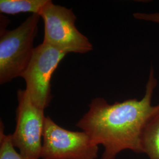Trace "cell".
<instances>
[{
    "mask_svg": "<svg viewBox=\"0 0 159 159\" xmlns=\"http://www.w3.org/2000/svg\"><path fill=\"white\" fill-rule=\"evenodd\" d=\"M67 54L43 43L35 48L31 60L21 77L25 90L35 106L44 110L52 99L51 76Z\"/></svg>",
    "mask_w": 159,
    "mask_h": 159,
    "instance_id": "8992f818",
    "label": "cell"
},
{
    "mask_svg": "<svg viewBox=\"0 0 159 159\" xmlns=\"http://www.w3.org/2000/svg\"><path fill=\"white\" fill-rule=\"evenodd\" d=\"M48 0H1L0 11L7 14L21 12L39 14Z\"/></svg>",
    "mask_w": 159,
    "mask_h": 159,
    "instance_id": "ba28073f",
    "label": "cell"
},
{
    "mask_svg": "<svg viewBox=\"0 0 159 159\" xmlns=\"http://www.w3.org/2000/svg\"><path fill=\"white\" fill-rule=\"evenodd\" d=\"M16 127L10 134L12 144L23 159H39L46 117L44 110L35 106L27 91L17 92Z\"/></svg>",
    "mask_w": 159,
    "mask_h": 159,
    "instance_id": "277c9868",
    "label": "cell"
},
{
    "mask_svg": "<svg viewBox=\"0 0 159 159\" xmlns=\"http://www.w3.org/2000/svg\"><path fill=\"white\" fill-rule=\"evenodd\" d=\"M98 146L84 131L63 129L46 117L41 152L42 159H96Z\"/></svg>",
    "mask_w": 159,
    "mask_h": 159,
    "instance_id": "5b68a950",
    "label": "cell"
},
{
    "mask_svg": "<svg viewBox=\"0 0 159 159\" xmlns=\"http://www.w3.org/2000/svg\"><path fill=\"white\" fill-rule=\"evenodd\" d=\"M40 17L39 14H32L16 29L1 31V84L21 77L29 66L35 50L33 42Z\"/></svg>",
    "mask_w": 159,
    "mask_h": 159,
    "instance_id": "7a4b0ae2",
    "label": "cell"
},
{
    "mask_svg": "<svg viewBox=\"0 0 159 159\" xmlns=\"http://www.w3.org/2000/svg\"><path fill=\"white\" fill-rule=\"evenodd\" d=\"M0 159H23L12 145L10 134H5L2 121L0 125Z\"/></svg>",
    "mask_w": 159,
    "mask_h": 159,
    "instance_id": "9c48e42d",
    "label": "cell"
},
{
    "mask_svg": "<svg viewBox=\"0 0 159 159\" xmlns=\"http://www.w3.org/2000/svg\"><path fill=\"white\" fill-rule=\"evenodd\" d=\"M157 84L152 67L142 99H129L113 104L101 97L93 100L89 111L76 126L84 131L94 144L104 146L101 159H115L125 150L143 154V131L156 108L152 101Z\"/></svg>",
    "mask_w": 159,
    "mask_h": 159,
    "instance_id": "6da1fadb",
    "label": "cell"
},
{
    "mask_svg": "<svg viewBox=\"0 0 159 159\" xmlns=\"http://www.w3.org/2000/svg\"><path fill=\"white\" fill-rule=\"evenodd\" d=\"M133 16L137 20L148 22L157 23L159 24V12H136Z\"/></svg>",
    "mask_w": 159,
    "mask_h": 159,
    "instance_id": "30bf717a",
    "label": "cell"
},
{
    "mask_svg": "<svg viewBox=\"0 0 159 159\" xmlns=\"http://www.w3.org/2000/svg\"><path fill=\"white\" fill-rule=\"evenodd\" d=\"M143 153L149 159H159V104L144 125L142 136Z\"/></svg>",
    "mask_w": 159,
    "mask_h": 159,
    "instance_id": "52a82bcc",
    "label": "cell"
},
{
    "mask_svg": "<svg viewBox=\"0 0 159 159\" xmlns=\"http://www.w3.org/2000/svg\"><path fill=\"white\" fill-rule=\"evenodd\" d=\"M39 15L44 23L43 43L66 54H84L93 50L89 39L76 28L77 17L71 9L48 0Z\"/></svg>",
    "mask_w": 159,
    "mask_h": 159,
    "instance_id": "3957f363",
    "label": "cell"
}]
</instances>
